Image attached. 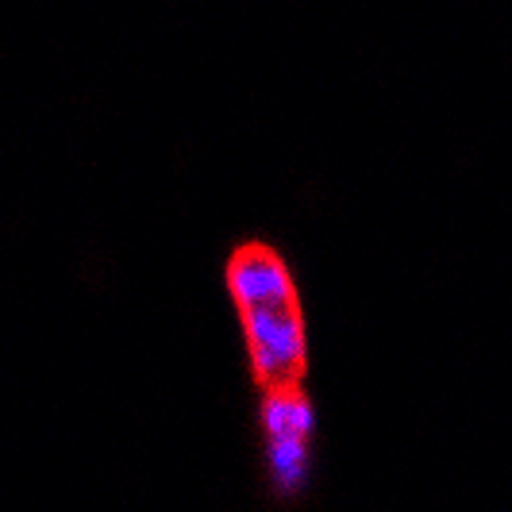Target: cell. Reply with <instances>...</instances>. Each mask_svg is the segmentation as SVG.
<instances>
[{"label":"cell","instance_id":"6da1fadb","mask_svg":"<svg viewBox=\"0 0 512 512\" xmlns=\"http://www.w3.org/2000/svg\"><path fill=\"white\" fill-rule=\"evenodd\" d=\"M228 285L243 312L247 351L258 382L266 389L297 385L305 370L308 339L305 312L285 258L266 243H247L228 262Z\"/></svg>","mask_w":512,"mask_h":512}]
</instances>
